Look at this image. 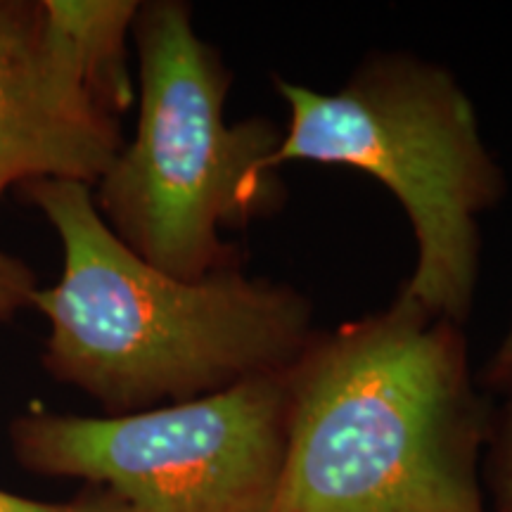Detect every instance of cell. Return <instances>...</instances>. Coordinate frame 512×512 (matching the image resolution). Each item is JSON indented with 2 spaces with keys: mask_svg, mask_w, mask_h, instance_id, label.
<instances>
[{
  "mask_svg": "<svg viewBox=\"0 0 512 512\" xmlns=\"http://www.w3.org/2000/svg\"><path fill=\"white\" fill-rule=\"evenodd\" d=\"M482 384L489 392L512 394V323L501 339V344L496 347L494 356L486 363Z\"/></svg>",
  "mask_w": 512,
  "mask_h": 512,
  "instance_id": "8fae6325",
  "label": "cell"
},
{
  "mask_svg": "<svg viewBox=\"0 0 512 512\" xmlns=\"http://www.w3.org/2000/svg\"><path fill=\"white\" fill-rule=\"evenodd\" d=\"M138 126L93 185L112 233L159 271L202 280L242 266L223 230L245 228L283 207L285 188L266 164L285 128L266 117L228 124L233 72L197 34L183 0L140 3Z\"/></svg>",
  "mask_w": 512,
  "mask_h": 512,
  "instance_id": "3957f363",
  "label": "cell"
},
{
  "mask_svg": "<svg viewBox=\"0 0 512 512\" xmlns=\"http://www.w3.org/2000/svg\"><path fill=\"white\" fill-rule=\"evenodd\" d=\"M60 238L62 275L31 306L50 335L41 363L107 415H131L285 373L313 337L311 299L242 266L181 280L133 254L93 188L41 178L17 188Z\"/></svg>",
  "mask_w": 512,
  "mask_h": 512,
  "instance_id": "7a4b0ae2",
  "label": "cell"
},
{
  "mask_svg": "<svg viewBox=\"0 0 512 512\" xmlns=\"http://www.w3.org/2000/svg\"><path fill=\"white\" fill-rule=\"evenodd\" d=\"M36 290V273L19 256L0 249V320H10L31 306Z\"/></svg>",
  "mask_w": 512,
  "mask_h": 512,
  "instance_id": "30bf717a",
  "label": "cell"
},
{
  "mask_svg": "<svg viewBox=\"0 0 512 512\" xmlns=\"http://www.w3.org/2000/svg\"><path fill=\"white\" fill-rule=\"evenodd\" d=\"M0 512H128L126 503L110 489L91 486L79 498L67 503H43L0 489Z\"/></svg>",
  "mask_w": 512,
  "mask_h": 512,
  "instance_id": "9c48e42d",
  "label": "cell"
},
{
  "mask_svg": "<svg viewBox=\"0 0 512 512\" xmlns=\"http://www.w3.org/2000/svg\"><path fill=\"white\" fill-rule=\"evenodd\" d=\"M10 439L22 467L110 489L128 512H271L285 463V373L131 415L29 413Z\"/></svg>",
  "mask_w": 512,
  "mask_h": 512,
  "instance_id": "5b68a950",
  "label": "cell"
},
{
  "mask_svg": "<svg viewBox=\"0 0 512 512\" xmlns=\"http://www.w3.org/2000/svg\"><path fill=\"white\" fill-rule=\"evenodd\" d=\"M124 147L57 46L41 0H0V200L41 178L93 185Z\"/></svg>",
  "mask_w": 512,
  "mask_h": 512,
  "instance_id": "8992f818",
  "label": "cell"
},
{
  "mask_svg": "<svg viewBox=\"0 0 512 512\" xmlns=\"http://www.w3.org/2000/svg\"><path fill=\"white\" fill-rule=\"evenodd\" d=\"M285 392L271 512H489L494 411L460 325L396 294L387 309L313 332Z\"/></svg>",
  "mask_w": 512,
  "mask_h": 512,
  "instance_id": "6da1fadb",
  "label": "cell"
},
{
  "mask_svg": "<svg viewBox=\"0 0 512 512\" xmlns=\"http://www.w3.org/2000/svg\"><path fill=\"white\" fill-rule=\"evenodd\" d=\"M484 463L482 479L491 498L489 512H512V394H508L503 411L494 413Z\"/></svg>",
  "mask_w": 512,
  "mask_h": 512,
  "instance_id": "ba28073f",
  "label": "cell"
},
{
  "mask_svg": "<svg viewBox=\"0 0 512 512\" xmlns=\"http://www.w3.org/2000/svg\"><path fill=\"white\" fill-rule=\"evenodd\" d=\"M57 46L100 110L121 117L136 102L128 36L136 0H41Z\"/></svg>",
  "mask_w": 512,
  "mask_h": 512,
  "instance_id": "52a82bcc",
  "label": "cell"
},
{
  "mask_svg": "<svg viewBox=\"0 0 512 512\" xmlns=\"http://www.w3.org/2000/svg\"><path fill=\"white\" fill-rule=\"evenodd\" d=\"M287 105V162L351 166L399 200L418 259L399 294L463 328L475 304L479 219L505 195V174L482 138L470 95L444 64L392 50L358 64L335 93L275 76Z\"/></svg>",
  "mask_w": 512,
  "mask_h": 512,
  "instance_id": "277c9868",
  "label": "cell"
}]
</instances>
